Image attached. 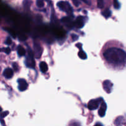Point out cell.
<instances>
[{"label": "cell", "mask_w": 126, "mask_h": 126, "mask_svg": "<svg viewBox=\"0 0 126 126\" xmlns=\"http://www.w3.org/2000/svg\"><path fill=\"white\" fill-rule=\"evenodd\" d=\"M123 120H124V118H123V117H122V116L118 117V118L115 120L114 124H115V125L116 126H121L122 124H123Z\"/></svg>", "instance_id": "4fadbf2b"}, {"label": "cell", "mask_w": 126, "mask_h": 126, "mask_svg": "<svg viewBox=\"0 0 126 126\" xmlns=\"http://www.w3.org/2000/svg\"><path fill=\"white\" fill-rule=\"evenodd\" d=\"M78 56L82 60H85V59H87V55H86V52L81 49H80V50L78 52Z\"/></svg>", "instance_id": "5bb4252c"}, {"label": "cell", "mask_w": 126, "mask_h": 126, "mask_svg": "<svg viewBox=\"0 0 126 126\" xmlns=\"http://www.w3.org/2000/svg\"><path fill=\"white\" fill-rule=\"evenodd\" d=\"M62 22H63L65 24H71L72 23V21H71V18L70 17H65L62 19Z\"/></svg>", "instance_id": "2e32d148"}, {"label": "cell", "mask_w": 126, "mask_h": 126, "mask_svg": "<svg viewBox=\"0 0 126 126\" xmlns=\"http://www.w3.org/2000/svg\"><path fill=\"white\" fill-rule=\"evenodd\" d=\"M107 106L105 102H102L101 103L100 107L99 110H98V114L100 117H103L105 115L106 111H107Z\"/></svg>", "instance_id": "9c48e42d"}, {"label": "cell", "mask_w": 126, "mask_h": 126, "mask_svg": "<svg viewBox=\"0 0 126 126\" xmlns=\"http://www.w3.org/2000/svg\"><path fill=\"white\" fill-rule=\"evenodd\" d=\"M14 75V72L13 70H12L10 68H7L5 69L3 71V76H4L7 79H10Z\"/></svg>", "instance_id": "30bf717a"}, {"label": "cell", "mask_w": 126, "mask_h": 126, "mask_svg": "<svg viewBox=\"0 0 126 126\" xmlns=\"http://www.w3.org/2000/svg\"><path fill=\"white\" fill-rule=\"evenodd\" d=\"M39 68H40V70L41 71V72L43 73H46L47 72V71L48 70V66L47 65V63L44 62H41L39 63Z\"/></svg>", "instance_id": "8fae6325"}, {"label": "cell", "mask_w": 126, "mask_h": 126, "mask_svg": "<svg viewBox=\"0 0 126 126\" xmlns=\"http://www.w3.org/2000/svg\"><path fill=\"white\" fill-rule=\"evenodd\" d=\"M74 4L75 5V6L76 7H78L79 5L80 2H79V0H72Z\"/></svg>", "instance_id": "cb8c5ba5"}, {"label": "cell", "mask_w": 126, "mask_h": 126, "mask_svg": "<svg viewBox=\"0 0 126 126\" xmlns=\"http://www.w3.org/2000/svg\"><path fill=\"white\" fill-rule=\"evenodd\" d=\"M27 36L25 34H22L19 36V40L21 41H24L27 40Z\"/></svg>", "instance_id": "ffe728a7"}, {"label": "cell", "mask_w": 126, "mask_h": 126, "mask_svg": "<svg viewBox=\"0 0 126 126\" xmlns=\"http://www.w3.org/2000/svg\"><path fill=\"white\" fill-rule=\"evenodd\" d=\"M9 114V112L8 111H6V112H4V113H1V118H4V117L6 116L7 114Z\"/></svg>", "instance_id": "d4e9b609"}, {"label": "cell", "mask_w": 126, "mask_h": 126, "mask_svg": "<svg viewBox=\"0 0 126 126\" xmlns=\"http://www.w3.org/2000/svg\"><path fill=\"white\" fill-rule=\"evenodd\" d=\"M113 86V85L112 84V82L110 81H109V80H106V81H105L103 82V89L106 91V92L108 94H110L111 92Z\"/></svg>", "instance_id": "52a82bcc"}, {"label": "cell", "mask_w": 126, "mask_h": 126, "mask_svg": "<svg viewBox=\"0 0 126 126\" xmlns=\"http://www.w3.org/2000/svg\"><path fill=\"white\" fill-rule=\"evenodd\" d=\"M17 81L18 83V90L20 91H24L27 90L28 87V84L26 80H25L24 79H18Z\"/></svg>", "instance_id": "8992f818"}, {"label": "cell", "mask_w": 126, "mask_h": 126, "mask_svg": "<svg viewBox=\"0 0 126 126\" xmlns=\"http://www.w3.org/2000/svg\"><path fill=\"white\" fill-rule=\"evenodd\" d=\"M31 3H32V1L30 0H24V1H23L24 7H27V8H29L30 7Z\"/></svg>", "instance_id": "d6986e66"}, {"label": "cell", "mask_w": 126, "mask_h": 126, "mask_svg": "<svg viewBox=\"0 0 126 126\" xmlns=\"http://www.w3.org/2000/svg\"><path fill=\"white\" fill-rule=\"evenodd\" d=\"M57 5L61 11L65 12L68 14H71L73 13L72 7L67 1H59L57 2Z\"/></svg>", "instance_id": "7a4b0ae2"}, {"label": "cell", "mask_w": 126, "mask_h": 126, "mask_svg": "<svg viewBox=\"0 0 126 126\" xmlns=\"http://www.w3.org/2000/svg\"><path fill=\"white\" fill-rule=\"evenodd\" d=\"M70 126H81L78 122H72L70 123Z\"/></svg>", "instance_id": "603a6c76"}, {"label": "cell", "mask_w": 126, "mask_h": 126, "mask_svg": "<svg viewBox=\"0 0 126 126\" xmlns=\"http://www.w3.org/2000/svg\"><path fill=\"white\" fill-rule=\"evenodd\" d=\"M94 126H102V124H100V123H97V124H96Z\"/></svg>", "instance_id": "83f0119b"}, {"label": "cell", "mask_w": 126, "mask_h": 126, "mask_svg": "<svg viewBox=\"0 0 126 126\" xmlns=\"http://www.w3.org/2000/svg\"><path fill=\"white\" fill-rule=\"evenodd\" d=\"M34 56L39 59L41 56L42 52H43V49L41 46L40 44L37 42L34 43Z\"/></svg>", "instance_id": "5b68a950"}, {"label": "cell", "mask_w": 126, "mask_h": 126, "mask_svg": "<svg viewBox=\"0 0 126 126\" xmlns=\"http://www.w3.org/2000/svg\"><path fill=\"white\" fill-rule=\"evenodd\" d=\"M73 25L77 28H81L84 25V17L82 16L77 17L76 20L73 23Z\"/></svg>", "instance_id": "ba28073f"}, {"label": "cell", "mask_w": 126, "mask_h": 126, "mask_svg": "<svg viewBox=\"0 0 126 126\" xmlns=\"http://www.w3.org/2000/svg\"><path fill=\"white\" fill-rule=\"evenodd\" d=\"M113 4H114V6L116 9H119V7H120V5H119V3L118 0H114Z\"/></svg>", "instance_id": "44dd1931"}, {"label": "cell", "mask_w": 126, "mask_h": 126, "mask_svg": "<svg viewBox=\"0 0 126 126\" xmlns=\"http://www.w3.org/2000/svg\"><path fill=\"white\" fill-rule=\"evenodd\" d=\"M103 57L107 62L114 65H121L126 62V52L117 47H110L103 52Z\"/></svg>", "instance_id": "6da1fadb"}, {"label": "cell", "mask_w": 126, "mask_h": 126, "mask_svg": "<svg viewBox=\"0 0 126 126\" xmlns=\"http://www.w3.org/2000/svg\"><path fill=\"white\" fill-rule=\"evenodd\" d=\"M5 43H6L7 45H10V44H12V39H11V38H10V37H8V38L6 39Z\"/></svg>", "instance_id": "7402d4cb"}, {"label": "cell", "mask_w": 126, "mask_h": 126, "mask_svg": "<svg viewBox=\"0 0 126 126\" xmlns=\"http://www.w3.org/2000/svg\"><path fill=\"white\" fill-rule=\"evenodd\" d=\"M44 2L43 0H36V6L39 8L44 7Z\"/></svg>", "instance_id": "e0dca14e"}, {"label": "cell", "mask_w": 126, "mask_h": 126, "mask_svg": "<svg viewBox=\"0 0 126 126\" xmlns=\"http://www.w3.org/2000/svg\"><path fill=\"white\" fill-rule=\"evenodd\" d=\"M81 1H83L84 2H85V3H86L87 4H91V2H89V1H88V0H81Z\"/></svg>", "instance_id": "4316f807"}, {"label": "cell", "mask_w": 126, "mask_h": 126, "mask_svg": "<svg viewBox=\"0 0 126 126\" xmlns=\"http://www.w3.org/2000/svg\"><path fill=\"white\" fill-rule=\"evenodd\" d=\"M17 53H18V56L22 57L25 55L26 52L24 48L22 46H18V48H17Z\"/></svg>", "instance_id": "7c38bea8"}, {"label": "cell", "mask_w": 126, "mask_h": 126, "mask_svg": "<svg viewBox=\"0 0 126 126\" xmlns=\"http://www.w3.org/2000/svg\"><path fill=\"white\" fill-rule=\"evenodd\" d=\"M4 52H6V53L7 54H9L10 52H11V49H10V48L9 47L6 48V49H4Z\"/></svg>", "instance_id": "484cf974"}, {"label": "cell", "mask_w": 126, "mask_h": 126, "mask_svg": "<svg viewBox=\"0 0 126 126\" xmlns=\"http://www.w3.org/2000/svg\"><path fill=\"white\" fill-rule=\"evenodd\" d=\"M100 99H93L89 101L88 103V108L90 110H95L97 109L100 104Z\"/></svg>", "instance_id": "277c9868"}, {"label": "cell", "mask_w": 126, "mask_h": 126, "mask_svg": "<svg viewBox=\"0 0 126 126\" xmlns=\"http://www.w3.org/2000/svg\"><path fill=\"white\" fill-rule=\"evenodd\" d=\"M28 56L26 58L25 63L28 67L30 68H34L35 66V61L34 60V55H33V52H32L31 49H28Z\"/></svg>", "instance_id": "3957f363"}, {"label": "cell", "mask_w": 126, "mask_h": 126, "mask_svg": "<svg viewBox=\"0 0 126 126\" xmlns=\"http://www.w3.org/2000/svg\"><path fill=\"white\" fill-rule=\"evenodd\" d=\"M102 15L104 16L105 18H108L111 16V12L110 10L109 9H107L105 11H103V12H102Z\"/></svg>", "instance_id": "9a60e30c"}, {"label": "cell", "mask_w": 126, "mask_h": 126, "mask_svg": "<svg viewBox=\"0 0 126 126\" xmlns=\"http://www.w3.org/2000/svg\"><path fill=\"white\" fill-rule=\"evenodd\" d=\"M97 6L98 8L102 9L104 6V1L103 0H97Z\"/></svg>", "instance_id": "ac0fdd59"}]
</instances>
